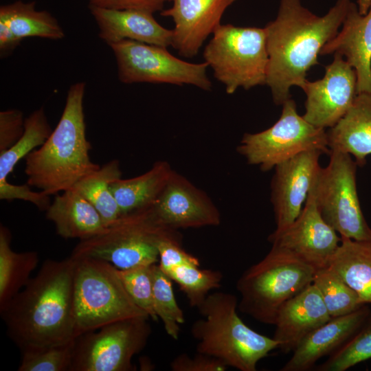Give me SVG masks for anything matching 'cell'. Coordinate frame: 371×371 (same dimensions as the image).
<instances>
[{
    "mask_svg": "<svg viewBox=\"0 0 371 371\" xmlns=\"http://www.w3.org/2000/svg\"><path fill=\"white\" fill-rule=\"evenodd\" d=\"M337 0L324 16L305 8L300 0H280L276 18L265 27L269 63L266 85L278 105L291 98L293 86L302 88L318 55L339 32L351 3Z\"/></svg>",
    "mask_w": 371,
    "mask_h": 371,
    "instance_id": "1",
    "label": "cell"
},
{
    "mask_svg": "<svg viewBox=\"0 0 371 371\" xmlns=\"http://www.w3.org/2000/svg\"><path fill=\"white\" fill-rule=\"evenodd\" d=\"M72 257L45 260L37 274L0 310L8 335L21 350L76 339Z\"/></svg>",
    "mask_w": 371,
    "mask_h": 371,
    "instance_id": "2",
    "label": "cell"
},
{
    "mask_svg": "<svg viewBox=\"0 0 371 371\" xmlns=\"http://www.w3.org/2000/svg\"><path fill=\"white\" fill-rule=\"evenodd\" d=\"M86 83L72 84L60 118L45 143L25 158L27 183L51 196L100 168L89 156L83 109Z\"/></svg>",
    "mask_w": 371,
    "mask_h": 371,
    "instance_id": "3",
    "label": "cell"
},
{
    "mask_svg": "<svg viewBox=\"0 0 371 371\" xmlns=\"http://www.w3.org/2000/svg\"><path fill=\"white\" fill-rule=\"evenodd\" d=\"M234 295L210 293L197 308L201 318L194 322L191 334L197 341L196 352L223 361L240 371H256L257 364L279 344L246 325L238 316Z\"/></svg>",
    "mask_w": 371,
    "mask_h": 371,
    "instance_id": "4",
    "label": "cell"
},
{
    "mask_svg": "<svg viewBox=\"0 0 371 371\" xmlns=\"http://www.w3.org/2000/svg\"><path fill=\"white\" fill-rule=\"evenodd\" d=\"M181 241L178 230L161 225L150 206L122 215L105 232L80 240L70 256L107 262L120 270L159 262V246L164 240Z\"/></svg>",
    "mask_w": 371,
    "mask_h": 371,
    "instance_id": "5",
    "label": "cell"
},
{
    "mask_svg": "<svg viewBox=\"0 0 371 371\" xmlns=\"http://www.w3.org/2000/svg\"><path fill=\"white\" fill-rule=\"evenodd\" d=\"M315 273L291 253L271 247L238 278V309L256 321L274 325L282 306L312 284Z\"/></svg>",
    "mask_w": 371,
    "mask_h": 371,
    "instance_id": "6",
    "label": "cell"
},
{
    "mask_svg": "<svg viewBox=\"0 0 371 371\" xmlns=\"http://www.w3.org/2000/svg\"><path fill=\"white\" fill-rule=\"evenodd\" d=\"M74 259L76 338L117 321L150 318L127 293L118 269L97 259Z\"/></svg>",
    "mask_w": 371,
    "mask_h": 371,
    "instance_id": "7",
    "label": "cell"
},
{
    "mask_svg": "<svg viewBox=\"0 0 371 371\" xmlns=\"http://www.w3.org/2000/svg\"><path fill=\"white\" fill-rule=\"evenodd\" d=\"M203 58L227 94L266 85L269 56L265 28L221 24L203 50Z\"/></svg>",
    "mask_w": 371,
    "mask_h": 371,
    "instance_id": "8",
    "label": "cell"
},
{
    "mask_svg": "<svg viewBox=\"0 0 371 371\" xmlns=\"http://www.w3.org/2000/svg\"><path fill=\"white\" fill-rule=\"evenodd\" d=\"M328 165L321 167L312 188L317 207L324 220L341 237L371 239L358 196L357 164L352 156L330 150Z\"/></svg>",
    "mask_w": 371,
    "mask_h": 371,
    "instance_id": "9",
    "label": "cell"
},
{
    "mask_svg": "<svg viewBox=\"0 0 371 371\" xmlns=\"http://www.w3.org/2000/svg\"><path fill=\"white\" fill-rule=\"evenodd\" d=\"M309 150L330 153L327 131L300 115L291 98L283 103L281 115L274 124L258 133H245L237 147L248 164L258 166L262 171Z\"/></svg>",
    "mask_w": 371,
    "mask_h": 371,
    "instance_id": "10",
    "label": "cell"
},
{
    "mask_svg": "<svg viewBox=\"0 0 371 371\" xmlns=\"http://www.w3.org/2000/svg\"><path fill=\"white\" fill-rule=\"evenodd\" d=\"M109 46L115 56L118 79L122 83L188 85L204 91L212 89L205 62H187L171 54L166 47L131 40Z\"/></svg>",
    "mask_w": 371,
    "mask_h": 371,
    "instance_id": "11",
    "label": "cell"
},
{
    "mask_svg": "<svg viewBox=\"0 0 371 371\" xmlns=\"http://www.w3.org/2000/svg\"><path fill=\"white\" fill-rule=\"evenodd\" d=\"M148 317L105 325L75 339L70 371H130L132 359L146 346L152 329Z\"/></svg>",
    "mask_w": 371,
    "mask_h": 371,
    "instance_id": "12",
    "label": "cell"
},
{
    "mask_svg": "<svg viewBox=\"0 0 371 371\" xmlns=\"http://www.w3.org/2000/svg\"><path fill=\"white\" fill-rule=\"evenodd\" d=\"M268 240L272 247L287 251L316 272L328 267L341 236L322 218L311 188L297 218L288 226L276 229Z\"/></svg>",
    "mask_w": 371,
    "mask_h": 371,
    "instance_id": "13",
    "label": "cell"
},
{
    "mask_svg": "<svg viewBox=\"0 0 371 371\" xmlns=\"http://www.w3.org/2000/svg\"><path fill=\"white\" fill-rule=\"evenodd\" d=\"M301 89L306 96L304 118L317 127L330 128L346 113L357 95L355 71L342 56L335 54L324 77L307 80Z\"/></svg>",
    "mask_w": 371,
    "mask_h": 371,
    "instance_id": "14",
    "label": "cell"
},
{
    "mask_svg": "<svg viewBox=\"0 0 371 371\" xmlns=\"http://www.w3.org/2000/svg\"><path fill=\"white\" fill-rule=\"evenodd\" d=\"M150 207L161 225L176 230L221 223V214L212 199L175 170Z\"/></svg>",
    "mask_w": 371,
    "mask_h": 371,
    "instance_id": "15",
    "label": "cell"
},
{
    "mask_svg": "<svg viewBox=\"0 0 371 371\" xmlns=\"http://www.w3.org/2000/svg\"><path fill=\"white\" fill-rule=\"evenodd\" d=\"M319 150L302 152L273 169L271 201L276 229L284 228L300 215L319 168Z\"/></svg>",
    "mask_w": 371,
    "mask_h": 371,
    "instance_id": "16",
    "label": "cell"
},
{
    "mask_svg": "<svg viewBox=\"0 0 371 371\" xmlns=\"http://www.w3.org/2000/svg\"><path fill=\"white\" fill-rule=\"evenodd\" d=\"M161 15L170 17L175 27L172 47L185 58L197 55L204 41L221 24V18L236 0H170Z\"/></svg>",
    "mask_w": 371,
    "mask_h": 371,
    "instance_id": "17",
    "label": "cell"
},
{
    "mask_svg": "<svg viewBox=\"0 0 371 371\" xmlns=\"http://www.w3.org/2000/svg\"><path fill=\"white\" fill-rule=\"evenodd\" d=\"M337 35L324 45L320 55L338 54L355 69L357 91L371 94V1L365 14L351 2Z\"/></svg>",
    "mask_w": 371,
    "mask_h": 371,
    "instance_id": "18",
    "label": "cell"
},
{
    "mask_svg": "<svg viewBox=\"0 0 371 371\" xmlns=\"http://www.w3.org/2000/svg\"><path fill=\"white\" fill-rule=\"evenodd\" d=\"M98 28L99 38L109 44L131 40L168 47L172 45V30L161 25L148 11L113 10L89 5Z\"/></svg>",
    "mask_w": 371,
    "mask_h": 371,
    "instance_id": "19",
    "label": "cell"
},
{
    "mask_svg": "<svg viewBox=\"0 0 371 371\" xmlns=\"http://www.w3.org/2000/svg\"><path fill=\"white\" fill-rule=\"evenodd\" d=\"M330 318L318 289L312 283L282 306L273 338L282 352H293L308 335Z\"/></svg>",
    "mask_w": 371,
    "mask_h": 371,
    "instance_id": "20",
    "label": "cell"
},
{
    "mask_svg": "<svg viewBox=\"0 0 371 371\" xmlns=\"http://www.w3.org/2000/svg\"><path fill=\"white\" fill-rule=\"evenodd\" d=\"M371 313L368 304L341 316L331 317L308 335L293 351L280 371H307L324 357L344 344Z\"/></svg>",
    "mask_w": 371,
    "mask_h": 371,
    "instance_id": "21",
    "label": "cell"
},
{
    "mask_svg": "<svg viewBox=\"0 0 371 371\" xmlns=\"http://www.w3.org/2000/svg\"><path fill=\"white\" fill-rule=\"evenodd\" d=\"M45 212L57 234L66 239H87L106 229L97 210L73 188L57 194Z\"/></svg>",
    "mask_w": 371,
    "mask_h": 371,
    "instance_id": "22",
    "label": "cell"
},
{
    "mask_svg": "<svg viewBox=\"0 0 371 371\" xmlns=\"http://www.w3.org/2000/svg\"><path fill=\"white\" fill-rule=\"evenodd\" d=\"M330 150H338L353 157L363 166L371 155V94H357L341 120L327 131Z\"/></svg>",
    "mask_w": 371,
    "mask_h": 371,
    "instance_id": "23",
    "label": "cell"
},
{
    "mask_svg": "<svg viewBox=\"0 0 371 371\" xmlns=\"http://www.w3.org/2000/svg\"><path fill=\"white\" fill-rule=\"evenodd\" d=\"M327 268L356 291L363 304H371V239L341 237Z\"/></svg>",
    "mask_w": 371,
    "mask_h": 371,
    "instance_id": "24",
    "label": "cell"
},
{
    "mask_svg": "<svg viewBox=\"0 0 371 371\" xmlns=\"http://www.w3.org/2000/svg\"><path fill=\"white\" fill-rule=\"evenodd\" d=\"M173 169L168 162L158 161L146 172L129 179H118L111 190L121 216L151 206L157 199Z\"/></svg>",
    "mask_w": 371,
    "mask_h": 371,
    "instance_id": "25",
    "label": "cell"
},
{
    "mask_svg": "<svg viewBox=\"0 0 371 371\" xmlns=\"http://www.w3.org/2000/svg\"><path fill=\"white\" fill-rule=\"evenodd\" d=\"M0 21L5 22L21 42L38 37L60 40L65 36L58 21L46 10H38L36 2L18 0L0 7Z\"/></svg>",
    "mask_w": 371,
    "mask_h": 371,
    "instance_id": "26",
    "label": "cell"
},
{
    "mask_svg": "<svg viewBox=\"0 0 371 371\" xmlns=\"http://www.w3.org/2000/svg\"><path fill=\"white\" fill-rule=\"evenodd\" d=\"M12 235L0 226V310L29 282L38 263L36 251L16 252L11 248Z\"/></svg>",
    "mask_w": 371,
    "mask_h": 371,
    "instance_id": "27",
    "label": "cell"
},
{
    "mask_svg": "<svg viewBox=\"0 0 371 371\" xmlns=\"http://www.w3.org/2000/svg\"><path fill=\"white\" fill-rule=\"evenodd\" d=\"M121 177L120 162L113 159L80 179L73 187L97 210L106 227L121 216L119 206L111 190V184Z\"/></svg>",
    "mask_w": 371,
    "mask_h": 371,
    "instance_id": "28",
    "label": "cell"
},
{
    "mask_svg": "<svg viewBox=\"0 0 371 371\" xmlns=\"http://www.w3.org/2000/svg\"><path fill=\"white\" fill-rule=\"evenodd\" d=\"M198 258H192L162 270L186 295L190 305L198 308L212 290L221 286L223 274L214 269H201Z\"/></svg>",
    "mask_w": 371,
    "mask_h": 371,
    "instance_id": "29",
    "label": "cell"
},
{
    "mask_svg": "<svg viewBox=\"0 0 371 371\" xmlns=\"http://www.w3.org/2000/svg\"><path fill=\"white\" fill-rule=\"evenodd\" d=\"M52 131L43 107L25 118L22 136L12 146L0 153V182L7 181L19 161L42 146Z\"/></svg>",
    "mask_w": 371,
    "mask_h": 371,
    "instance_id": "30",
    "label": "cell"
},
{
    "mask_svg": "<svg viewBox=\"0 0 371 371\" xmlns=\"http://www.w3.org/2000/svg\"><path fill=\"white\" fill-rule=\"evenodd\" d=\"M312 283L331 317L351 313L364 305L356 291L327 267L315 273Z\"/></svg>",
    "mask_w": 371,
    "mask_h": 371,
    "instance_id": "31",
    "label": "cell"
},
{
    "mask_svg": "<svg viewBox=\"0 0 371 371\" xmlns=\"http://www.w3.org/2000/svg\"><path fill=\"white\" fill-rule=\"evenodd\" d=\"M152 269L155 313L163 322L167 335L177 340L181 330L180 326L185 322L183 312L176 300L172 280L160 269L158 263L153 265Z\"/></svg>",
    "mask_w": 371,
    "mask_h": 371,
    "instance_id": "32",
    "label": "cell"
},
{
    "mask_svg": "<svg viewBox=\"0 0 371 371\" xmlns=\"http://www.w3.org/2000/svg\"><path fill=\"white\" fill-rule=\"evenodd\" d=\"M370 359L371 313L356 333L315 370L345 371Z\"/></svg>",
    "mask_w": 371,
    "mask_h": 371,
    "instance_id": "33",
    "label": "cell"
},
{
    "mask_svg": "<svg viewBox=\"0 0 371 371\" xmlns=\"http://www.w3.org/2000/svg\"><path fill=\"white\" fill-rule=\"evenodd\" d=\"M74 342L23 350L18 370L70 371Z\"/></svg>",
    "mask_w": 371,
    "mask_h": 371,
    "instance_id": "34",
    "label": "cell"
},
{
    "mask_svg": "<svg viewBox=\"0 0 371 371\" xmlns=\"http://www.w3.org/2000/svg\"><path fill=\"white\" fill-rule=\"evenodd\" d=\"M152 265L138 266L127 269H118L122 282L134 302L150 318L158 320L153 302V278Z\"/></svg>",
    "mask_w": 371,
    "mask_h": 371,
    "instance_id": "35",
    "label": "cell"
},
{
    "mask_svg": "<svg viewBox=\"0 0 371 371\" xmlns=\"http://www.w3.org/2000/svg\"><path fill=\"white\" fill-rule=\"evenodd\" d=\"M25 118L19 109H7L0 112V153L12 146L22 136Z\"/></svg>",
    "mask_w": 371,
    "mask_h": 371,
    "instance_id": "36",
    "label": "cell"
},
{
    "mask_svg": "<svg viewBox=\"0 0 371 371\" xmlns=\"http://www.w3.org/2000/svg\"><path fill=\"white\" fill-rule=\"evenodd\" d=\"M27 183L15 185L8 180L0 182V199L11 201L19 199L32 203L40 210L46 211L51 204L50 196L42 191L34 192Z\"/></svg>",
    "mask_w": 371,
    "mask_h": 371,
    "instance_id": "37",
    "label": "cell"
},
{
    "mask_svg": "<svg viewBox=\"0 0 371 371\" xmlns=\"http://www.w3.org/2000/svg\"><path fill=\"white\" fill-rule=\"evenodd\" d=\"M170 367L172 371H225L228 368L221 360L198 352L194 356L179 355L170 362Z\"/></svg>",
    "mask_w": 371,
    "mask_h": 371,
    "instance_id": "38",
    "label": "cell"
},
{
    "mask_svg": "<svg viewBox=\"0 0 371 371\" xmlns=\"http://www.w3.org/2000/svg\"><path fill=\"white\" fill-rule=\"evenodd\" d=\"M89 5L113 10H142L155 13L170 0H87Z\"/></svg>",
    "mask_w": 371,
    "mask_h": 371,
    "instance_id": "39",
    "label": "cell"
},
{
    "mask_svg": "<svg viewBox=\"0 0 371 371\" xmlns=\"http://www.w3.org/2000/svg\"><path fill=\"white\" fill-rule=\"evenodd\" d=\"M9 26L3 21H0V57L6 58L9 57L21 45Z\"/></svg>",
    "mask_w": 371,
    "mask_h": 371,
    "instance_id": "40",
    "label": "cell"
}]
</instances>
